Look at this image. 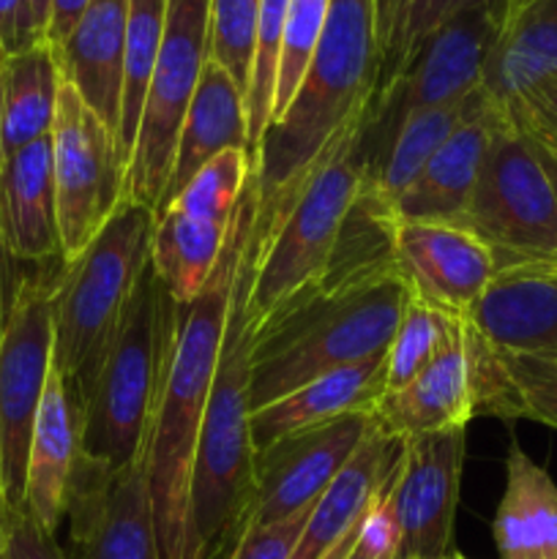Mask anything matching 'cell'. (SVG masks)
Masks as SVG:
<instances>
[{
    "label": "cell",
    "instance_id": "24",
    "mask_svg": "<svg viewBox=\"0 0 557 559\" xmlns=\"http://www.w3.org/2000/svg\"><path fill=\"white\" fill-rule=\"evenodd\" d=\"M76 459H80V418L69 399V388L52 364L33 424L25 480V511L49 535H58L66 519V500H69Z\"/></svg>",
    "mask_w": 557,
    "mask_h": 559
},
{
    "label": "cell",
    "instance_id": "5",
    "mask_svg": "<svg viewBox=\"0 0 557 559\" xmlns=\"http://www.w3.org/2000/svg\"><path fill=\"white\" fill-rule=\"evenodd\" d=\"M257 229L235 278L227 331L216 377L208 396L191 473V555L213 559L229 555L254 486V440H251V347L254 322L249 317V284L254 271Z\"/></svg>",
    "mask_w": 557,
    "mask_h": 559
},
{
    "label": "cell",
    "instance_id": "16",
    "mask_svg": "<svg viewBox=\"0 0 557 559\" xmlns=\"http://www.w3.org/2000/svg\"><path fill=\"white\" fill-rule=\"evenodd\" d=\"M63 522L71 559H162L145 462L104 469L76 459Z\"/></svg>",
    "mask_w": 557,
    "mask_h": 559
},
{
    "label": "cell",
    "instance_id": "14",
    "mask_svg": "<svg viewBox=\"0 0 557 559\" xmlns=\"http://www.w3.org/2000/svg\"><path fill=\"white\" fill-rule=\"evenodd\" d=\"M467 429L435 431L402 442L386 500L399 524V559L451 555Z\"/></svg>",
    "mask_w": 557,
    "mask_h": 559
},
{
    "label": "cell",
    "instance_id": "47",
    "mask_svg": "<svg viewBox=\"0 0 557 559\" xmlns=\"http://www.w3.org/2000/svg\"><path fill=\"white\" fill-rule=\"evenodd\" d=\"M355 535H358V527H355L353 533H349L347 538L342 540V544H336V546H333V549L328 551V555L322 557V559H353V549H355Z\"/></svg>",
    "mask_w": 557,
    "mask_h": 559
},
{
    "label": "cell",
    "instance_id": "37",
    "mask_svg": "<svg viewBox=\"0 0 557 559\" xmlns=\"http://www.w3.org/2000/svg\"><path fill=\"white\" fill-rule=\"evenodd\" d=\"M467 3H473V0H407L402 22H399L396 33H393V41L388 44L386 55H382L377 87L386 85V82L396 74L399 66L413 55V49L418 47L431 31H437L448 16H453Z\"/></svg>",
    "mask_w": 557,
    "mask_h": 559
},
{
    "label": "cell",
    "instance_id": "25",
    "mask_svg": "<svg viewBox=\"0 0 557 559\" xmlns=\"http://www.w3.org/2000/svg\"><path fill=\"white\" fill-rule=\"evenodd\" d=\"M399 451H402V442L388 437L375 420L347 467L333 478L325 495L311 508L298 546L289 559H322L333 546L342 544L358 527L371 502L386 489Z\"/></svg>",
    "mask_w": 557,
    "mask_h": 559
},
{
    "label": "cell",
    "instance_id": "31",
    "mask_svg": "<svg viewBox=\"0 0 557 559\" xmlns=\"http://www.w3.org/2000/svg\"><path fill=\"white\" fill-rule=\"evenodd\" d=\"M481 93H484V87L470 93L464 102L420 109V112L410 115L404 120L402 129L396 131V136L388 145L377 173L369 178V186L375 189V194L388 207H393V202L404 194V189L418 178L426 162L440 151L442 142L470 118V112L478 107Z\"/></svg>",
    "mask_w": 557,
    "mask_h": 559
},
{
    "label": "cell",
    "instance_id": "43",
    "mask_svg": "<svg viewBox=\"0 0 557 559\" xmlns=\"http://www.w3.org/2000/svg\"><path fill=\"white\" fill-rule=\"evenodd\" d=\"M87 9V0H52L49 5V22L47 33H44V41L52 49H58L60 44L69 38V33L74 31V25L80 22L82 11Z\"/></svg>",
    "mask_w": 557,
    "mask_h": 559
},
{
    "label": "cell",
    "instance_id": "10",
    "mask_svg": "<svg viewBox=\"0 0 557 559\" xmlns=\"http://www.w3.org/2000/svg\"><path fill=\"white\" fill-rule=\"evenodd\" d=\"M251 178V151H224L156 211L151 267L175 304H191L205 289L227 249Z\"/></svg>",
    "mask_w": 557,
    "mask_h": 559
},
{
    "label": "cell",
    "instance_id": "46",
    "mask_svg": "<svg viewBox=\"0 0 557 559\" xmlns=\"http://www.w3.org/2000/svg\"><path fill=\"white\" fill-rule=\"evenodd\" d=\"M49 5H52V0H31V9H33V20H36V27L38 33H47V22H49Z\"/></svg>",
    "mask_w": 557,
    "mask_h": 559
},
{
    "label": "cell",
    "instance_id": "21",
    "mask_svg": "<svg viewBox=\"0 0 557 559\" xmlns=\"http://www.w3.org/2000/svg\"><path fill=\"white\" fill-rule=\"evenodd\" d=\"M386 380L388 349L375 358L328 371L268 407L254 409L251 413L254 453L295 431L333 424L347 415H371L375 404L386 393Z\"/></svg>",
    "mask_w": 557,
    "mask_h": 559
},
{
    "label": "cell",
    "instance_id": "20",
    "mask_svg": "<svg viewBox=\"0 0 557 559\" xmlns=\"http://www.w3.org/2000/svg\"><path fill=\"white\" fill-rule=\"evenodd\" d=\"M0 235L14 262H63L49 136L0 162Z\"/></svg>",
    "mask_w": 557,
    "mask_h": 559
},
{
    "label": "cell",
    "instance_id": "42",
    "mask_svg": "<svg viewBox=\"0 0 557 559\" xmlns=\"http://www.w3.org/2000/svg\"><path fill=\"white\" fill-rule=\"evenodd\" d=\"M44 41L33 20L31 0H0V49L16 55Z\"/></svg>",
    "mask_w": 557,
    "mask_h": 559
},
{
    "label": "cell",
    "instance_id": "22",
    "mask_svg": "<svg viewBox=\"0 0 557 559\" xmlns=\"http://www.w3.org/2000/svg\"><path fill=\"white\" fill-rule=\"evenodd\" d=\"M129 0H87L80 22L55 49L63 80L115 131L120 129Z\"/></svg>",
    "mask_w": 557,
    "mask_h": 559
},
{
    "label": "cell",
    "instance_id": "38",
    "mask_svg": "<svg viewBox=\"0 0 557 559\" xmlns=\"http://www.w3.org/2000/svg\"><path fill=\"white\" fill-rule=\"evenodd\" d=\"M506 112L535 145L557 153V74L546 76L528 93L506 104Z\"/></svg>",
    "mask_w": 557,
    "mask_h": 559
},
{
    "label": "cell",
    "instance_id": "56",
    "mask_svg": "<svg viewBox=\"0 0 557 559\" xmlns=\"http://www.w3.org/2000/svg\"><path fill=\"white\" fill-rule=\"evenodd\" d=\"M393 559H396V557H393Z\"/></svg>",
    "mask_w": 557,
    "mask_h": 559
},
{
    "label": "cell",
    "instance_id": "54",
    "mask_svg": "<svg viewBox=\"0 0 557 559\" xmlns=\"http://www.w3.org/2000/svg\"><path fill=\"white\" fill-rule=\"evenodd\" d=\"M0 58H5V52H3V49H0Z\"/></svg>",
    "mask_w": 557,
    "mask_h": 559
},
{
    "label": "cell",
    "instance_id": "1",
    "mask_svg": "<svg viewBox=\"0 0 557 559\" xmlns=\"http://www.w3.org/2000/svg\"><path fill=\"white\" fill-rule=\"evenodd\" d=\"M360 126L364 120L344 131L265 218L257 216L260 235L249 284L254 328L325 284L393 254V213L366 180Z\"/></svg>",
    "mask_w": 557,
    "mask_h": 559
},
{
    "label": "cell",
    "instance_id": "27",
    "mask_svg": "<svg viewBox=\"0 0 557 559\" xmlns=\"http://www.w3.org/2000/svg\"><path fill=\"white\" fill-rule=\"evenodd\" d=\"M500 559H557V484L519 442L506 459V491L495 524Z\"/></svg>",
    "mask_w": 557,
    "mask_h": 559
},
{
    "label": "cell",
    "instance_id": "44",
    "mask_svg": "<svg viewBox=\"0 0 557 559\" xmlns=\"http://www.w3.org/2000/svg\"><path fill=\"white\" fill-rule=\"evenodd\" d=\"M375 3H377V36H380V63H382V55H386L388 44L393 41V33H396L399 22H402L407 0H375Z\"/></svg>",
    "mask_w": 557,
    "mask_h": 559
},
{
    "label": "cell",
    "instance_id": "34",
    "mask_svg": "<svg viewBox=\"0 0 557 559\" xmlns=\"http://www.w3.org/2000/svg\"><path fill=\"white\" fill-rule=\"evenodd\" d=\"M287 9L289 0H262L260 3L254 60H251V76L249 87H246V123H249L251 153H257L273 118V93H276Z\"/></svg>",
    "mask_w": 557,
    "mask_h": 559
},
{
    "label": "cell",
    "instance_id": "26",
    "mask_svg": "<svg viewBox=\"0 0 557 559\" xmlns=\"http://www.w3.org/2000/svg\"><path fill=\"white\" fill-rule=\"evenodd\" d=\"M235 147L251 151L249 123H246V93L235 85V80L222 66L208 58L189 112L180 126L173 175H169L162 205L173 200L211 158L224 151H235Z\"/></svg>",
    "mask_w": 557,
    "mask_h": 559
},
{
    "label": "cell",
    "instance_id": "28",
    "mask_svg": "<svg viewBox=\"0 0 557 559\" xmlns=\"http://www.w3.org/2000/svg\"><path fill=\"white\" fill-rule=\"evenodd\" d=\"M475 413L557 429V358L513 353L486 338L475 358Z\"/></svg>",
    "mask_w": 557,
    "mask_h": 559
},
{
    "label": "cell",
    "instance_id": "30",
    "mask_svg": "<svg viewBox=\"0 0 557 559\" xmlns=\"http://www.w3.org/2000/svg\"><path fill=\"white\" fill-rule=\"evenodd\" d=\"M63 85L58 55L47 41L9 55L3 63V158L52 134Z\"/></svg>",
    "mask_w": 557,
    "mask_h": 559
},
{
    "label": "cell",
    "instance_id": "53",
    "mask_svg": "<svg viewBox=\"0 0 557 559\" xmlns=\"http://www.w3.org/2000/svg\"><path fill=\"white\" fill-rule=\"evenodd\" d=\"M5 540V538H3ZM0 559H5V555H3V549H0Z\"/></svg>",
    "mask_w": 557,
    "mask_h": 559
},
{
    "label": "cell",
    "instance_id": "4",
    "mask_svg": "<svg viewBox=\"0 0 557 559\" xmlns=\"http://www.w3.org/2000/svg\"><path fill=\"white\" fill-rule=\"evenodd\" d=\"M407 300V284L391 254L254 328L251 413L328 371L386 353Z\"/></svg>",
    "mask_w": 557,
    "mask_h": 559
},
{
    "label": "cell",
    "instance_id": "32",
    "mask_svg": "<svg viewBox=\"0 0 557 559\" xmlns=\"http://www.w3.org/2000/svg\"><path fill=\"white\" fill-rule=\"evenodd\" d=\"M164 25H167V0H129V25H126L123 55V96H120L118 145L129 169L142 104L151 85L153 66L162 49Z\"/></svg>",
    "mask_w": 557,
    "mask_h": 559
},
{
    "label": "cell",
    "instance_id": "51",
    "mask_svg": "<svg viewBox=\"0 0 557 559\" xmlns=\"http://www.w3.org/2000/svg\"><path fill=\"white\" fill-rule=\"evenodd\" d=\"M530 3H535V0H506V9H508V20H511L513 14H519L522 9H528ZM506 20V22H508Z\"/></svg>",
    "mask_w": 557,
    "mask_h": 559
},
{
    "label": "cell",
    "instance_id": "36",
    "mask_svg": "<svg viewBox=\"0 0 557 559\" xmlns=\"http://www.w3.org/2000/svg\"><path fill=\"white\" fill-rule=\"evenodd\" d=\"M331 0H289L287 22H284L282 55H278L276 93H273V118H282L284 109L293 102L300 80H304L309 60L315 55L317 41L325 27Z\"/></svg>",
    "mask_w": 557,
    "mask_h": 559
},
{
    "label": "cell",
    "instance_id": "8",
    "mask_svg": "<svg viewBox=\"0 0 557 559\" xmlns=\"http://www.w3.org/2000/svg\"><path fill=\"white\" fill-rule=\"evenodd\" d=\"M506 0H473L431 31L366 107L358 156L366 180L377 173L388 145L410 115L464 102L484 87L486 66L506 27Z\"/></svg>",
    "mask_w": 557,
    "mask_h": 559
},
{
    "label": "cell",
    "instance_id": "9",
    "mask_svg": "<svg viewBox=\"0 0 557 559\" xmlns=\"http://www.w3.org/2000/svg\"><path fill=\"white\" fill-rule=\"evenodd\" d=\"M459 227L495 257L497 273L557 265V194L533 140L500 109Z\"/></svg>",
    "mask_w": 557,
    "mask_h": 559
},
{
    "label": "cell",
    "instance_id": "2",
    "mask_svg": "<svg viewBox=\"0 0 557 559\" xmlns=\"http://www.w3.org/2000/svg\"><path fill=\"white\" fill-rule=\"evenodd\" d=\"M257 224V189L251 178L238 205L233 235L222 260L213 267L205 289L191 304H178L173 358L153 409L145 448V475L151 489L162 559H194L191 555V473L208 396L216 377L227 331L229 300L240 260Z\"/></svg>",
    "mask_w": 557,
    "mask_h": 559
},
{
    "label": "cell",
    "instance_id": "6",
    "mask_svg": "<svg viewBox=\"0 0 557 559\" xmlns=\"http://www.w3.org/2000/svg\"><path fill=\"white\" fill-rule=\"evenodd\" d=\"M156 213L126 197L80 257L60 262L52 284V364L76 415L102 371L129 300L151 265Z\"/></svg>",
    "mask_w": 557,
    "mask_h": 559
},
{
    "label": "cell",
    "instance_id": "15",
    "mask_svg": "<svg viewBox=\"0 0 557 559\" xmlns=\"http://www.w3.org/2000/svg\"><path fill=\"white\" fill-rule=\"evenodd\" d=\"M371 426V415H347L333 424L295 431L257 451L254 486L238 538L246 530L282 522L293 513L315 508L333 478L355 456Z\"/></svg>",
    "mask_w": 557,
    "mask_h": 559
},
{
    "label": "cell",
    "instance_id": "19",
    "mask_svg": "<svg viewBox=\"0 0 557 559\" xmlns=\"http://www.w3.org/2000/svg\"><path fill=\"white\" fill-rule=\"evenodd\" d=\"M500 109L502 107L491 102L489 93H481L478 107L442 142L440 151L426 162L418 178L393 202V222L459 224L470 194L478 183Z\"/></svg>",
    "mask_w": 557,
    "mask_h": 559
},
{
    "label": "cell",
    "instance_id": "39",
    "mask_svg": "<svg viewBox=\"0 0 557 559\" xmlns=\"http://www.w3.org/2000/svg\"><path fill=\"white\" fill-rule=\"evenodd\" d=\"M309 513L311 508L309 511L293 513V516L282 519V522L246 530L238 538V544L233 546L227 559H289L295 546H298Z\"/></svg>",
    "mask_w": 557,
    "mask_h": 559
},
{
    "label": "cell",
    "instance_id": "35",
    "mask_svg": "<svg viewBox=\"0 0 557 559\" xmlns=\"http://www.w3.org/2000/svg\"><path fill=\"white\" fill-rule=\"evenodd\" d=\"M260 3L262 0H211L208 9V58L222 66L244 93L254 60Z\"/></svg>",
    "mask_w": 557,
    "mask_h": 559
},
{
    "label": "cell",
    "instance_id": "45",
    "mask_svg": "<svg viewBox=\"0 0 557 559\" xmlns=\"http://www.w3.org/2000/svg\"><path fill=\"white\" fill-rule=\"evenodd\" d=\"M11 254L3 243V235H0V336L5 331V320H9L11 300H14L16 282H11Z\"/></svg>",
    "mask_w": 557,
    "mask_h": 559
},
{
    "label": "cell",
    "instance_id": "52",
    "mask_svg": "<svg viewBox=\"0 0 557 559\" xmlns=\"http://www.w3.org/2000/svg\"><path fill=\"white\" fill-rule=\"evenodd\" d=\"M440 559H464V557L457 555V551H451V555H446V557H440Z\"/></svg>",
    "mask_w": 557,
    "mask_h": 559
},
{
    "label": "cell",
    "instance_id": "7",
    "mask_svg": "<svg viewBox=\"0 0 557 559\" xmlns=\"http://www.w3.org/2000/svg\"><path fill=\"white\" fill-rule=\"evenodd\" d=\"M178 304L153 267L142 273L102 371L80 407V456L104 469L142 462L173 358Z\"/></svg>",
    "mask_w": 557,
    "mask_h": 559
},
{
    "label": "cell",
    "instance_id": "18",
    "mask_svg": "<svg viewBox=\"0 0 557 559\" xmlns=\"http://www.w3.org/2000/svg\"><path fill=\"white\" fill-rule=\"evenodd\" d=\"M382 431L404 442L410 437L467 429L475 418V380L467 347V320L459 322L457 336L420 371L396 391H386L371 409Z\"/></svg>",
    "mask_w": 557,
    "mask_h": 559
},
{
    "label": "cell",
    "instance_id": "49",
    "mask_svg": "<svg viewBox=\"0 0 557 559\" xmlns=\"http://www.w3.org/2000/svg\"><path fill=\"white\" fill-rule=\"evenodd\" d=\"M9 516H11V506H9V500H5V491H3V486H0V549H3V538H5V524H9Z\"/></svg>",
    "mask_w": 557,
    "mask_h": 559
},
{
    "label": "cell",
    "instance_id": "41",
    "mask_svg": "<svg viewBox=\"0 0 557 559\" xmlns=\"http://www.w3.org/2000/svg\"><path fill=\"white\" fill-rule=\"evenodd\" d=\"M5 559H71L60 549L58 535H49L25 508H11L3 540Z\"/></svg>",
    "mask_w": 557,
    "mask_h": 559
},
{
    "label": "cell",
    "instance_id": "13",
    "mask_svg": "<svg viewBox=\"0 0 557 559\" xmlns=\"http://www.w3.org/2000/svg\"><path fill=\"white\" fill-rule=\"evenodd\" d=\"M55 276L16 282L0 336V486L14 511L25 508L27 451L52 369Z\"/></svg>",
    "mask_w": 557,
    "mask_h": 559
},
{
    "label": "cell",
    "instance_id": "3",
    "mask_svg": "<svg viewBox=\"0 0 557 559\" xmlns=\"http://www.w3.org/2000/svg\"><path fill=\"white\" fill-rule=\"evenodd\" d=\"M380 80L375 0H331L304 80L254 153L257 216L265 218L328 147L360 123Z\"/></svg>",
    "mask_w": 557,
    "mask_h": 559
},
{
    "label": "cell",
    "instance_id": "17",
    "mask_svg": "<svg viewBox=\"0 0 557 559\" xmlns=\"http://www.w3.org/2000/svg\"><path fill=\"white\" fill-rule=\"evenodd\" d=\"M391 249L410 298L451 320H470L497 276L491 251L459 224L393 222Z\"/></svg>",
    "mask_w": 557,
    "mask_h": 559
},
{
    "label": "cell",
    "instance_id": "55",
    "mask_svg": "<svg viewBox=\"0 0 557 559\" xmlns=\"http://www.w3.org/2000/svg\"><path fill=\"white\" fill-rule=\"evenodd\" d=\"M552 358H557V355H552Z\"/></svg>",
    "mask_w": 557,
    "mask_h": 559
},
{
    "label": "cell",
    "instance_id": "40",
    "mask_svg": "<svg viewBox=\"0 0 557 559\" xmlns=\"http://www.w3.org/2000/svg\"><path fill=\"white\" fill-rule=\"evenodd\" d=\"M388 486V484H386ZM399 559V524L391 506L386 500V489L380 491L369 511L364 513L355 535L353 559Z\"/></svg>",
    "mask_w": 557,
    "mask_h": 559
},
{
    "label": "cell",
    "instance_id": "50",
    "mask_svg": "<svg viewBox=\"0 0 557 559\" xmlns=\"http://www.w3.org/2000/svg\"><path fill=\"white\" fill-rule=\"evenodd\" d=\"M9 58V55H5ZM5 58H0V162H3V63Z\"/></svg>",
    "mask_w": 557,
    "mask_h": 559
},
{
    "label": "cell",
    "instance_id": "33",
    "mask_svg": "<svg viewBox=\"0 0 557 559\" xmlns=\"http://www.w3.org/2000/svg\"><path fill=\"white\" fill-rule=\"evenodd\" d=\"M459 322L464 320H451V317L429 309L420 300L410 298L402 311L396 333H393L391 344H388L386 391H396V388L415 380L448 347V342L457 336Z\"/></svg>",
    "mask_w": 557,
    "mask_h": 559
},
{
    "label": "cell",
    "instance_id": "11",
    "mask_svg": "<svg viewBox=\"0 0 557 559\" xmlns=\"http://www.w3.org/2000/svg\"><path fill=\"white\" fill-rule=\"evenodd\" d=\"M208 9L211 0H167V25L142 104L126 197L158 211L175 164L180 126L191 107L208 60Z\"/></svg>",
    "mask_w": 557,
    "mask_h": 559
},
{
    "label": "cell",
    "instance_id": "29",
    "mask_svg": "<svg viewBox=\"0 0 557 559\" xmlns=\"http://www.w3.org/2000/svg\"><path fill=\"white\" fill-rule=\"evenodd\" d=\"M552 74H557V0H535L502 27L484 91L506 107Z\"/></svg>",
    "mask_w": 557,
    "mask_h": 559
},
{
    "label": "cell",
    "instance_id": "48",
    "mask_svg": "<svg viewBox=\"0 0 557 559\" xmlns=\"http://www.w3.org/2000/svg\"><path fill=\"white\" fill-rule=\"evenodd\" d=\"M535 151H538L541 164H544V169L549 173V180H552V186H555V194H557V153L546 151V147H541V145H535Z\"/></svg>",
    "mask_w": 557,
    "mask_h": 559
},
{
    "label": "cell",
    "instance_id": "12",
    "mask_svg": "<svg viewBox=\"0 0 557 559\" xmlns=\"http://www.w3.org/2000/svg\"><path fill=\"white\" fill-rule=\"evenodd\" d=\"M60 257L71 262L126 200V162L115 131L63 80L52 123Z\"/></svg>",
    "mask_w": 557,
    "mask_h": 559
},
{
    "label": "cell",
    "instance_id": "23",
    "mask_svg": "<svg viewBox=\"0 0 557 559\" xmlns=\"http://www.w3.org/2000/svg\"><path fill=\"white\" fill-rule=\"evenodd\" d=\"M470 322L502 349L557 355V265L497 273Z\"/></svg>",
    "mask_w": 557,
    "mask_h": 559
}]
</instances>
